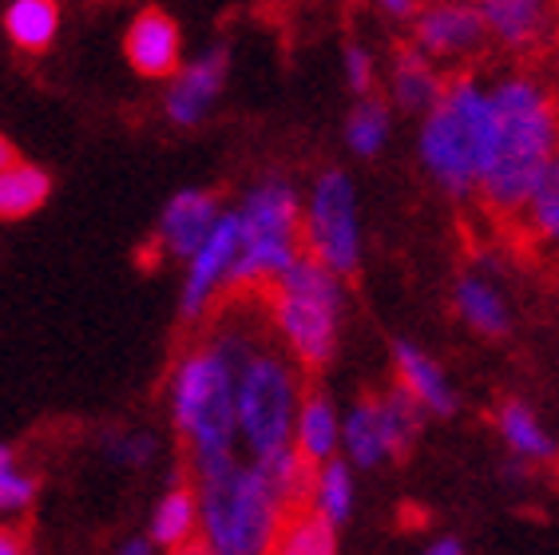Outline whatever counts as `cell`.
<instances>
[{
	"label": "cell",
	"instance_id": "obj_23",
	"mask_svg": "<svg viewBox=\"0 0 559 555\" xmlns=\"http://www.w3.org/2000/svg\"><path fill=\"white\" fill-rule=\"evenodd\" d=\"M524 235L544 250H559V151L551 155L548 172L536 182V191L527 199L524 214L516 219Z\"/></svg>",
	"mask_w": 559,
	"mask_h": 555
},
{
	"label": "cell",
	"instance_id": "obj_4",
	"mask_svg": "<svg viewBox=\"0 0 559 555\" xmlns=\"http://www.w3.org/2000/svg\"><path fill=\"white\" fill-rule=\"evenodd\" d=\"M203 508V547L211 555H262L274 552L290 508L270 488L262 469L250 460H226L218 469L194 476Z\"/></svg>",
	"mask_w": 559,
	"mask_h": 555
},
{
	"label": "cell",
	"instance_id": "obj_36",
	"mask_svg": "<svg viewBox=\"0 0 559 555\" xmlns=\"http://www.w3.org/2000/svg\"><path fill=\"white\" fill-rule=\"evenodd\" d=\"M9 163H16V151H12V143L4 135H0V172L9 167Z\"/></svg>",
	"mask_w": 559,
	"mask_h": 555
},
{
	"label": "cell",
	"instance_id": "obj_26",
	"mask_svg": "<svg viewBox=\"0 0 559 555\" xmlns=\"http://www.w3.org/2000/svg\"><path fill=\"white\" fill-rule=\"evenodd\" d=\"M274 552L282 555H334L337 552V523L325 520L318 508H294L290 516H286V523H282L278 532V544H274Z\"/></svg>",
	"mask_w": 559,
	"mask_h": 555
},
{
	"label": "cell",
	"instance_id": "obj_3",
	"mask_svg": "<svg viewBox=\"0 0 559 555\" xmlns=\"http://www.w3.org/2000/svg\"><path fill=\"white\" fill-rule=\"evenodd\" d=\"M238 365L215 342L199 345L175 365L171 374V421L175 433L191 449V472L218 469L235 460L238 409H235Z\"/></svg>",
	"mask_w": 559,
	"mask_h": 555
},
{
	"label": "cell",
	"instance_id": "obj_22",
	"mask_svg": "<svg viewBox=\"0 0 559 555\" xmlns=\"http://www.w3.org/2000/svg\"><path fill=\"white\" fill-rule=\"evenodd\" d=\"M4 33L24 52H44L60 33V9L56 0H9L4 9Z\"/></svg>",
	"mask_w": 559,
	"mask_h": 555
},
{
	"label": "cell",
	"instance_id": "obj_32",
	"mask_svg": "<svg viewBox=\"0 0 559 555\" xmlns=\"http://www.w3.org/2000/svg\"><path fill=\"white\" fill-rule=\"evenodd\" d=\"M377 9L393 16V21H413V12L420 9V0H377Z\"/></svg>",
	"mask_w": 559,
	"mask_h": 555
},
{
	"label": "cell",
	"instance_id": "obj_28",
	"mask_svg": "<svg viewBox=\"0 0 559 555\" xmlns=\"http://www.w3.org/2000/svg\"><path fill=\"white\" fill-rule=\"evenodd\" d=\"M345 143L361 160L381 155V147L389 143V107L373 96H357L354 111L345 119Z\"/></svg>",
	"mask_w": 559,
	"mask_h": 555
},
{
	"label": "cell",
	"instance_id": "obj_31",
	"mask_svg": "<svg viewBox=\"0 0 559 555\" xmlns=\"http://www.w3.org/2000/svg\"><path fill=\"white\" fill-rule=\"evenodd\" d=\"M345 84L354 96H373V80H377V64H373V52L361 48V44H349L345 48Z\"/></svg>",
	"mask_w": 559,
	"mask_h": 555
},
{
	"label": "cell",
	"instance_id": "obj_24",
	"mask_svg": "<svg viewBox=\"0 0 559 555\" xmlns=\"http://www.w3.org/2000/svg\"><path fill=\"white\" fill-rule=\"evenodd\" d=\"M52 194V179L48 172L33 167V163H9L0 172V219H28L33 211H40L44 199Z\"/></svg>",
	"mask_w": 559,
	"mask_h": 555
},
{
	"label": "cell",
	"instance_id": "obj_35",
	"mask_svg": "<svg viewBox=\"0 0 559 555\" xmlns=\"http://www.w3.org/2000/svg\"><path fill=\"white\" fill-rule=\"evenodd\" d=\"M155 547H159V544L147 535V540H128V544H119V555H151Z\"/></svg>",
	"mask_w": 559,
	"mask_h": 555
},
{
	"label": "cell",
	"instance_id": "obj_5",
	"mask_svg": "<svg viewBox=\"0 0 559 555\" xmlns=\"http://www.w3.org/2000/svg\"><path fill=\"white\" fill-rule=\"evenodd\" d=\"M345 286L342 274L301 255L286 274L270 286V318L282 345L301 369H322L334 362L342 342Z\"/></svg>",
	"mask_w": 559,
	"mask_h": 555
},
{
	"label": "cell",
	"instance_id": "obj_18",
	"mask_svg": "<svg viewBox=\"0 0 559 555\" xmlns=\"http://www.w3.org/2000/svg\"><path fill=\"white\" fill-rule=\"evenodd\" d=\"M452 306L461 314V321L480 338H504L512 330V310H508L504 294L496 290L488 274H468L452 290Z\"/></svg>",
	"mask_w": 559,
	"mask_h": 555
},
{
	"label": "cell",
	"instance_id": "obj_11",
	"mask_svg": "<svg viewBox=\"0 0 559 555\" xmlns=\"http://www.w3.org/2000/svg\"><path fill=\"white\" fill-rule=\"evenodd\" d=\"M226 68H230V56L226 48H206L203 56H194L191 64L179 68L167 87V119L179 123V128H194V123H203L211 116V107H215L218 92L226 84Z\"/></svg>",
	"mask_w": 559,
	"mask_h": 555
},
{
	"label": "cell",
	"instance_id": "obj_29",
	"mask_svg": "<svg viewBox=\"0 0 559 555\" xmlns=\"http://www.w3.org/2000/svg\"><path fill=\"white\" fill-rule=\"evenodd\" d=\"M36 500V481L28 472H21L16 464V452L9 445H0V512H24V508H33Z\"/></svg>",
	"mask_w": 559,
	"mask_h": 555
},
{
	"label": "cell",
	"instance_id": "obj_1",
	"mask_svg": "<svg viewBox=\"0 0 559 555\" xmlns=\"http://www.w3.org/2000/svg\"><path fill=\"white\" fill-rule=\"evenodd\" d=\"M488 87L496 119L476 199L496 219H520L559 151V96L532 72H504Z\"/></svg>",
	"mask_w": 559,
	"mask_h": 555
},
{
	"label": "cell",
	"instance_id": "obj_20",
	"mask_svg": "<svg viewBox=\"0 0 559 555\" xmlns=\"http://www.w3.org/2000/svg\"><path fill=\"white\" fill-rule=\"evenodd\" d=\"M294 449L310 464L337 457L342 452V416H337L334 401L322 393H306L298 409V425H294Z\"/></svg>",
	"mask_w": 559,
	"mask_h": 555
},
{
	"label": "cell",
	"instance_id": "obj_14",
	"mask_svg": "<svg viewBox=\"0 0 559 555\" xmlns=\"http://www.w3.org/2000/svg\"><path fill=\"white\" fill-rule=\"evenodd\" d=\"M131 68L147 80H159V75L179 72V60H183V40H179V24L159 9L140 12L128 28V44H123Z\"/></svg>",
	"mask_w": 559,
	"mask_h": 555
},
{
	"label": "cell",
	"instance_id": "obj_12",
	"mask_svg": "<svg viewBox=\"0 0 559 555\" xmlns=\"http://www.w3.org/2000/svg\"><path fill=\"white\" fill-rule=\"evenodd\" d=\"M218 214H223V206L211 191L187 187V191L171 194V203L159 214V250L187 262L203 246V238L215 231Z\"/></svg>",
	"mask_w": 559,
	"mask_h": 555
},
{
	"label": "cell",
	"instance_id": "obj_13",
	"mask_svg": "<svg viewBox=\"0 0 559 555\" xmlns=\"http://www.w3.org/2000/svg\"><path fill=\"white\" fill-rule=\"evenodd\" d=\"M301 211L306 203L290 182L262 179L238 206L242 238H301Z\"/></svg>",
	"mask_w": 559,
	"mask_h": 555
},
{
	"label": "cell",
	"instance_id": "obj_17",
	"mask_svg": "<svg viewBox=\"0 0 559 555\" xmlns=\"http://www.w3.org/2000/svg\"><path fill=\"white\" fill-rule=\"evenodd\" d=\"M203 535V508H199V488L179 484V476H171V488L163 492L155 512H151V540L167 552L194 544Z\"/></svg>",
	"mask_w": 559,
	"mask_h": 555
},
{
	"label": "cell",
	"instance_id": "obj_16",
	"mask_svg": "<svg viewBox=\"0 0 559 555\" xmlns=\"http://www.w3.org/2000/svg\"><path fill=\"white\" fill-rule=\"evenodd\" d=\"M393 365H397V385L417 401L429 416H452L456 413V389L449 385L444 369L432 362L429 353L417 350L413 342L393 345Z\"/></svg>",
	"mask_w": 559,
	"mask_h": 555
},
{
	"label": "cell",
	"instance_id": "obj_33",
	"mask_svg": "<svg viewBox=\"0 0 559 555\" xmlns=\"http://www.w3.org/2000/svg\"><path fill=\"white\" fill-rule=\"evenodd\" d=\"M24 552V535L0 528V555H21Z\"/></svg>",
	"mask_w": 559,
	"mask_h": 555
},
{
	"label": "cell",
	"instance_id": "obj_19",
	"mask_svg": "<svg viewBox=\"0 0 559 555\" xmlns=\"http://www.w3.org/2000/svg\"><path fill=\"white\" fill-rule=\"evenodd\" d=\"M342 452L354 469H377V464L393 460L389 437H385V421H381V401H377V397L357 401V405L342 416Z\"/></svg>",
	"mask_w": 559,
	"mask_h": 555
},
{
	"label": "cell",
	"instance_id": "obj_15",
	"mask_svg": "<svg viewBox=\"0 0 559 555\" xmlns=\"http://www.w3.org/2000/svg\"><path fill=\"white\" fill-rule=\"evenodd\" d=\"M441 68L444 64H437L429 52H420L413 40L405 48H397L393 68H389V99H393V107L409 111V116H425L449 87V75Z\"/></svg>",
	"mask_w": 559,
	"mask_h": 555
},
{
	"label": "cell",
	"instance_id": "obj_34",
	"mask_svg": "<svg viewBox=\"0 0 559 555\" xmlns=\"http://www.w3.org/2000/svg\"><path fill=\"white\" fill-rule=\"evenodd\" d=\"M425 552H429V555H461L464 544L456 540V535H441V540H437V544H429Z\"/></svg>",
	"mask_w": 559,
	"mask_h": 555
},
{
	"label": "cell",
	"instance_id": "obj_2",
	"mask_svg": "<svg viewBox=\"0 0 559 555\" xmlns=\"http://www.w3.org/2000/svg\"><path fill=\"white\" fill-rule=\"evenodd\" d=\"M492 87L473 72L452 75L441 99L420 116V167L452 199H476L480 191L492 147Z\"/></svg>",
	"mask_w": 559,
	"mask_h": 555
},
{
	"label": "cell",
	"instance_id": "obj_6",
	"mask_svg": "<svg viewBox=\"0 0 559 555\" xmlns=\"http://www.w3.org/2000/svg\"><path fill=\"white\" fill-rule=\"evenodd\" d=\"M294 357L259 345L238 365L235 409H238V445L250 457H266L294 445V425L301 409V385Z\"/></svg>",
	"mask_w": 559,
	"mask_h": 555
},
{
	"label": "cell",
	"instance_id": "obj_21",
	"mask_svg": "<svg viewBox=\"0 0 559 555\" xmlns=\"http://www.w3.org/2000/svg\"><path fill=\"white\" fill-rule=\"evenodd\" d=\"M496 428L504 437L512 457H524L527 464H551L556 460V440L548 437V428L539 425V416L524 405V401H508L496 413Z\"/></svg>",
	"mask_w": 559,
	"mask_h": 555
},
{
	"label": "cell",
	"instance_id": "obj_25",
	"mask_svg": "<svg viewBox=\"0 0 559 555\" xmlns=\"http://www.w3.org/2000/svg\"><path fill=\"white\" fill-rule=\"evenodd\" d=\"M354 464L342 457H330L318 464L313 472V492H310V508L325 516V520H334L337 528L349 523L354 516Z\"/></svg>",
	"mask_w": 559,
	"mask_h": 555
},
{
	"label": "cell",
	"instance_id": "obj_7",
	"mask_svg": "<svg viewBox=\"0 0 559 555\" xmlns=\"http://www.w3.org/2000/svg\"><path fill=\"white\" fill-rule=\"evenodd\" d=\"M301 246L306 255L349 278L361 267V219H357V191L345 172H322L301 211Z\"/></svg>",
	"mask_w": 559,
	"mask_h": 555
},
{
	"label": "cell",
	"instance_id": "obj_27",
	"mask_svg": "<svg viewBox=\"0 0 559 555\" xmlns=\"http://www.w3.org/2000/svg\"><path fill=\"white\" fill-rule=\"evenodd\" d=\"M377 401H381V421H385L389 452H393V460H397L417 445L420 428H425V416L429 413H425L401 385L397 389H389V393H381Z\"/></svg>",
	"mask_w": 559,
	"mask_h": 555
},
{
	"label": "cell",
	"instance_id": "obj_9",
	"mask_svg": "<svg viewBox=\"0 0 559 555\" xmlns=\"http://www.w3.org/2000/svg\"><path fill=\"white\" fill-rule=\"evenodd\" d=\"M238 250H242V223H238V211L218 214L215 231L203 238V246L187 258V278H183V294H179V314L183 321H199L211 302L218 298L230 282V267H235Z\"/></svg>",
	"mask_w": 559,
	"mask_h": 555
},
{
	"label": "cell",
	"instance_id": "obj_10",
	"mask_svg": "<svg viewBox=\"0 0 559 555\" xmlns=\"http://www.w3.org/2000/svg\"><path fill=\"white\" fill-rule=\"evenodd\" d=\"M496 52L527 60L559 36V0H476Z\"/></svg>",
	"mask_w": 559,
	"mask_h": 555
},
{
	"label": "cell",
	"instance_id": "obj_30",
	"mask_svg": "<svg viewBox=\"0 0 559 555\" xmlns=\"http://www.w3.org/2000/svg\"><path fill=\"white\" fill-rule=\"evenodd\" d=\"M155 437L147 433H111L104 437V457L119 469H147L151 460H155Z\"/></svg>",
	"mask_w": 559,
	"mask_h": 555
},
{
	"label": "cell",
	"instance_id": "obj_8",
	"mask_svg": "<svg viewBox=\"0 0 559 555\" xmlns=\"http://www.w3.org/2000/svg\"><path fill=\"white\" fill-rule=\"evenodd\" d=\"M409 40L444 68H468L492 52L476 0H420L409 21Z\"/></svg>",
	"mask_w": 559,
	"mask_h": 555
}]
</instances>
